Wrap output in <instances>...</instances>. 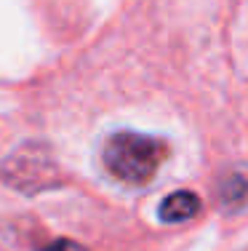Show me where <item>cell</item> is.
<instances>
[{
    "label": "cell",
    "mask_w": 248,
    "mask_h": 251,
    "mask_svg": "<svg viewBox=\"0 0 248 251\" xmlns=\"http://www.w3.org/2000/svg\"><path fill=\"white\" fill-rule=\"evenodd\" d=\"M165 142L139 131H117L107 136L102 160L115 179L126 184H147L165 160Z\"/></svg>",
    "instance_id": "1"
},
{
    "label": "cell",
    "mask_w": 248,
    "mask_h": 251,
    "mask_svg": "<svg viewBox=\"0 0 248 251\" xmlns=\"http://www.w3.org/2000/svg\"><path fill=\"white\" fill-rule=\"evenodd\" d=\"M198 211H200V198L198 195L190 193V190H176V193H171V195L163 198L158 217H160L165 225H179V222L192 219Z\"/></svg>",
    "instance_id": "2"
},
{
    "label": "cell",
    "mask_w": 248,
    "mask_h": 251,
    "mask_svg": "<svg viewBox=\"0 0 248 251\" xmlns=\"http://www.w3.org/2000/svg\"><path fill=\"white\" fill-rule=\"evenodd\" d=\"M246 190H248V182L246 179H238V176H229L227 184H224V201H232V195H240V198H246Z\"/></svg>",
    "instance_id": "3"
},
{
    "label": "cell",
    "mask_w": 248,
    "mask_h": 251,
    "mask_svg": "<svg viewBox=\"0 0 248 251\" xmlns=\"http://www.w3.org/2000/svg\"><path fill=\"white\" fill-rule=\"evenodd\" d=\"M40 251H88V249H83L75 241H67V238H59V241H51L48 246H43Z\"/></svg>",
    "instance_id": "4"
}]
</instances>
